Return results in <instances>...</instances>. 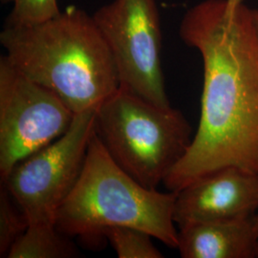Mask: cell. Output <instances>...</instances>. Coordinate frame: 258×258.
I'll list each match as a JSON object with an SVG mask.
<instances>
[{"mask_svg": "<svg viewBox=\"0 0 258 258\" xmlns=\"http://www.w3.org/2000/svg\"><path fill=\"white\" fill-rule=\"evenodd\" d=\"M180 37L202 57L198 129L163 184L177 192L225 166L258 173V37L243 0H204L181 21Z\"/></svg>", "mask_w": 258, "mask_h": 258, "instance_id": "obj_1", "label": "cell"}, {"mask_svg": "<svg viewBox=\"0 0 258 258\" xmlns=\"http://www.w3.org/2000/svg\"><path fill=\"white\" fill-rule=\"evenodd\" d=\"M0 42L11 64L75 114L98 107L120 88L110 49L93 16L76 6L37 23L5 24Z\"/></svg>", "mask_w": 258, "mask_h": 258, "instance_id": "obj_2", "label": "cell"}, {"mask_svg": "<svg viewBox=\"0 0 258 258\" xmlns=\"http://www.w3.org/2000/svg\"><path fill=\"white\" fill-rule=\"evenodd\" d=\"M176 196L140 184L116 164L94 133L83 171L57 212L55 226L65 235L83 238L103 237L112 227H132L177 249Z\"/></svg>", "mask_w": 258, "mask_h": 258, "instance_id": "obj_3", "label": "cell"}, {"mask_svg": "<svg viewBox=\"0 0 258 258\" xmlns=\"http://www.w3.org/2000/svg\"><path fill=\"white\" fill-rule=\"evenodd\" d=\"M95 133L116 164L148 188L164 183L194 139L181 111L121 87L97 107Z\"/></svg>", "mask_w": 258, "mask_h": 258, "instance_id": "obj_4", "label": "cell"}, {"mask_svg": "<svg viewBox=\"0 0 258 258\" xmlns=\"http://www.w3.org/2000/svg\"><path fill=\"white\" fill-rule=\"evenodd\" d=\"M96 109L75 114L61 137L26 157L1 180L30 224H55L57 212L83 171L95 133Z\"/></svg>", "mask_w": 258, "mask_h": 258, "instance_id": "obj_5", "label": "cell"}, {"mask_svg": "<svg viewBox=\"0 0 258 258\" xmlns=\"http://www.w3.org/2000/svg\"><path fill=\"white\" fill-rule=\"evenodd\" d=\"M110 49L120 87L169 106L161 64L162 32L156 0H113L93 15Z\"/></svg>", "mask_w": 258, "mask_h": 258, "instance_id": "obj_6", "label": "cell"}, {"mask_svg": "<svg viewBox=\"0 0 258 258\" xmlns=\"http://www.w3.org/2000/svg\"><path fill=\"white\" fill-rule=\"evenodd\" d=\"M75 113L46 87L0 57V178L26 157L61 137Z\"/></svg>", "mask_w": 258, "mask_h": 258, "instance_id": "obj_7", "label": "cell"}, {"mask_svg": "<svg viewBox=\"0 0 258 258\" xmlns=\"http://www.w3.org/2000/svg\"><path fill=\"white\" fill-rule=\"evenodd\" d=\"M258 212V173L225 166L177 191L174 221L179 229L199 222L247 218Z\"/></svg>", "mask_w": 258, "mask_h": 258, "instance_id": "obj_8", "label": "cell"}, {"mask_svg": "<svg viewBox=\"0 0 258 258\" xmlns=\"http://www.w3.org/2000/svg\"><path fill=\"white\" fill-rule=\"evenodd\" d=\"M183 258L258 257L255 216L199 222L179 229Z\"/></svg>", "mask_w": 258, "mask_h": 258, "instance_id": "obj_9", "label": "cell"}, {"mask_svg": "<svg viewBox=\"0 0 258 258\" xmlns=\"http://www.w3.org/2000/svg\"><path fill=\"white\" fill-rule=\"evenodd\" d=\"M80 255L74 243L57 230L55 223H31L12 246L7 258H74Z\"/></svg>", "mask_w": 258, "mask_h": 258, "instance_id": "obj_10", "label": "cell"}, {"mask_svg": "<svg viewBox=\"0 0 258 258\" xmlns=\"http://www.w3.org/2000/svg\"><path fill=\"white\" fill-rule=\"evenodd\" d=\"M119 258H163L147 231L132 227H112L103 232Z\"/></svg>", "mask_w": 258, "mask_h": 258, "instance_id": "obj_11", "label": "cell"}, {"mask_svg": "<svg viewBox=\"0 0 258 258\" xmlns=\"http://www.w3.org/2000/svg\"><path fill=\"white\" fill-rule=\"evenodd\" d=\"M29 220L24 211L10 194L6 185H0V257H7L12 246L26 231Z\"/></svg>", "mask_w": 258, "mask_h": 258, "instance_id": "obj_12", "label": "cell"}, {"mask_svg": "<svg viewBox=\"0 0 258 258\" xmlns=\"http://www.w3.org/2000/svg\"><path fill=\"white\" fill-rule=\"evenodd\" d=\"M2 2L12 5V11L5 22L8 25H26L44 21L61 11L57 0H2Z\"/></svg>", "mask_w": 258, "mask_h": 258, "instance_id": "obj_13", "label": "cell"}, {"mask_svg": "<svg viewBox=\"0 0 258 258\" xmlns=\"http://www.w3.org/2000/svg\"><path fill=\"white\" fill-rule=\"evenodd\" d=\"M251 19H252V24L258 37V10L251 9Z\"/></svg>", "mask_w": 258, "mask_h": 258, "instance_id": "obj_14", "label": "cell"}, {"mask_svg": "<svg viewBox=\"0 0 258 258\" xmlns=\"http://www.w3.org/2000/svg\"><path fill=\"white\" fill-rule=\"evenodd\" d=\"M255 224H256V229H257L258 231V212L256 214H255Z\"/></svg>", "mask_w": 258, "mask_h": 258, "instance_id": "obj_15", "label": "cell"}]
</instances>
